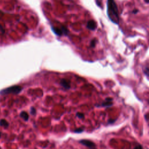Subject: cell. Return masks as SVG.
<instances>
[{
	"label": "cell",
	"instance_id": "52a82bcc",
	"mask_svg": "<svg viewBox=\"0 0 149 149\" xmlns=\"http://www.w3.org/2000/svg\"><path fill=\"white\" fill-rule=\"evenodd\" d=\"M51 30H53V32H54V33L57 35L58 36H61L63 34L62 30L59 29V28L55 27H51Z\"/></svg>",
	"mask_w": 149,
	"mask_h": 149
},
{
	"label": "cell",
	"instance_id": "ac0fdd59",
	"mask_svg": "<svg viewBox=\"0 0 149 149\" xmlns=\"http://www.w3.org/2000/svg\"><path fill=\"white\" fill-rule=\"evenodd\" d=\"M138 12H139V11H138V10H137V9H135V10H134L132 12L133 13H135V14H136V13Z\"/></svg>",
	"mask_w": 149,
	"mask_h": 149
},
{
	"label": "cell",
	"instance_id": "9c48e42d",
	"mask_svg": "<svg viewBox=\"0 0 149 149\" xmlns=\"http://www.w3.org/2000/svg\"><path fill=\"white\" fill-rule=\"evenodd\" d=\"M0 126L5 128H7L9 126V123L4 119H2L0 120Z\"/></svg>",
	"mask_w": 149,
	"mask_h": 149
},
{
	"label": "cell",
	"instance_id": "ffe728a7",
	"mask_svg": "<svg viewBox=\"0 0 149 149\" xmlns=\"http://www.w3.org/2000/svg\"><path fill=\"white\" fill-rule=\"evenodd\" d=\"M1 135H2V133H1V132H0V138H1Z\"/></svg>",
	"mask_w": 149,
	"mask_h": 149
},
{
	"label": "cell",
	"instance_id": "277c9868",
	"mask_svg": "<svg viewBox=\"0 0 149 149\" xmlns=\"http://www.w3.org/2000/svg\"><path fill=\"white\" fill-rule=\"evenodd\" d=\"M86 27H87V29L91 30H94L97 27V24L95 21L93 20H90L87 22Z\"/></svg>",
	"mask_w": 149,
	"mask_h": 149
},
{
	"label": "cell",
	"instance_id": "5bb4252c",
	"mask_svg": "<svg viewBox=\"0 0 149 149\" xmlns=\"http://www.w3.org/2000/svg\"><path fill=\"white\" fill-rule=\"evenodd\" d=\"M95 41H96V40L95 39H93V40L91 41V46L92 47H94L95 46Z\"/></svg>",
	"mask_w": 149,
	"mask_h": 149
},
{
	"label": "cell",
	"instance_id": "e0dca14e",
	"mask_svg": "<svg viewBox=\"0 0 149 149\" xmlns=\"http://www.w3.org/2000/svg\"><path fill=\"white\" fill-rule=\"evenodd\" d=\"M0 32H1L2 33H4V32H5V30L4 29V28L2 27V26L1 25H0Z\"/></svg>",
	"mask_w": 149,
	"mask_h": 149
},
{
	"label": "cell",
	"instance_id": "5b68a950",
	"mask_svg": "<svg viewBox=\"0 0 149 149\" xmlns=\"http://www.w3.org/2000/svg\"><path fill=\"white\" fill-rule=\"evenodd\" d=\"M60 85H61L63 87L66 88V89H69V88H71L69 81L65 79H61V80L60 81Z\"/></svg>",
	"mask_w": 149,
	"mask_h": 149
},
{
	"label": "cell",
	"instance_id": "d6986e66",
	"mask_svg": "<svg viewBox=\"0 0 149 149\" xmlns=\"http://www.w3.org/2000/svg\"><path fill=\"white\" fill-rule=\"evenodd\" d=\"M145 2H146V3L148 4V3H149V1H145Z\"/></svg>",
	"mask_w": 149,
	"mask_h": 149
},
{
	"label": "cell",
	"instance_id": "ba28073f",
	"mask_svg": "<svg viewBox=\"0 0 149 149\" xmlns=\"http://www.w3.org/2000/svg\"><path fill=\"white\" fill-rule=\"evenodd\" d=\"M20 116L25 121H27L28 120H29V115H28V114L26 113V112H25V111L21 112V113L20 114Z\"/></svg>",
	"mask_w": 149,
	"mask_h": 149
},
{
	"label": "cell",
	"instance_id": "2e32d148",
	"mask_svg": "<svg viewBox=\"0 0 149 149\" xmlns=\"http://www.w3.org/2000/svg\"><path fill=\"white\" fill-rule=\"evenodd\" d=\"M144 73H145L146 75H149V69L146 68L144 70Z\"/></svg>",
	"mask_w": 149,
	"mask_h": 149
},
{
	"label": "cell",
	"instance_id": "6da1fadb",
	"mask_svg": "<svg viewBox=\"0 0 149 149\" xmlns=\"http://www.w3.org/2000/svg\"><path fill=\"white\" fill-rule=\"evenodd\" d=\"M107 15L109 19L115 24H118L120 22V16L118 6L115 2L113 0L107 1Z\"/></svg>",
	"mask_w": 149,
	"mask_h": 149
},
{
	"label": "cell",
	"instance_id": "4fadbf2b",
	"mask_svg": "<svg viewBox=\"0 0 149 149\" xmlns=\"http://www.w3.org/2000/svg\"><path fill=\"white\" fill-rule=\"evenodd\" d=\"M30 111V114H31L32 115H34L36 113V109H35V108H34V107H31Z\"/></svg>",
	"mask_w": 149,
	"mask_h": 149
},
{
	"label": "cell",
	"instance_id": "8992f818",
	"mask_svg": "<svg viewBox=\"0 0 149 149\" xmlns=\"http://www.w3.org/2000/svg\"><path fill=\"white\" fill-rule=\"evenodd\" d=\"M112 101H113V99L111 97H108L106 99V101L104 102H102V104L101 105V106L102 107H110L113 106V103H112Z\"/></svg>",
	"mask_w": 149,
	"mask_h": 149
},
{
	"label": "cell",
	"instance_id": "7a4b0ae2",
	"mask_svg": "<svg viewBox=\"0 0 149 149\" xmlns=\"http://www.w3.org/2000/svg\"><path fill=\"white\" fill-rule=\"evenodd\" d=\"M22 89L23 88L20 86H12L0 91V94L7 95L9 94H19L22 90Z\"/></svg>",
	"mask_w": 149,
	"mask_h": 149
},
{
	"label": "cell",
	"instance_id": "7c38bea8",
	"mask_svg": "<svg viewBox=\"0 0 149 149\" xmlns=\"http://www.w3.org/2000/svg\"><path fill=\"white\" fill-rule=\"evenodd\" d=\"M76 115L77 117L80 119H83L84 118H85V115H84L83 113H77Z\"/></svg>",
	"mask_w": 149,
	"mask_h": 149
},
{
	"label": "cell",
	"instance_id": "8fae6325",
	"mask_svg": "<svg viewBox=\"0 0 149 149\" xmlns=\"http://www.w3.org/2000/svg\"><path fill=\"white\" fill-rule=\"evenodd\" d=\"M84 129H82V128H78V129L74 130L73 132L74 133H82Z\"/></svg>",
	"mask_w": 149,
	"mask_h": 149
},
{
	"label": "cell",
	"instance_id": "30bf717a",
	"mask_svg": "<svg viewBox=\"0 0 149 149\" xmlns=\"http://www.w3.org/2000/svg\"><path fill=\"white\" fill-rule=\"evenodd\" d=\"M61 30H62V33L64 34V35H65V36H66V35H68V34L69 30H68V29H67V28H66L65 26H62Z\"/></svg>",
	"mask_w": 149,
	"mask_h": 149
},
{
	"label": "cell",
	"instance_id": "3957f363",
	"mask_svg": "<svg viewBox=\"0 0 149 149\" xmlns=\"http://www.w3.org/2000/svg\"><path fill=\"white\" fill-rule=\"evenodd\" d=\"M79 143H80L82 145L87 147V148L90 149H97L96 148V145L94 143V142L89 140L87 139H82L79 140Z\"/></svg>",
	"mask_w": 149,
	"mask_h": 149
},
{
	"label": "cell",
	"instance_id": "9a60e30c",
	"mask_svg": "<svg viewBox=\"0 0 149 149\" xmlns=\"http://www.w3.org/2000/svg\"><path fill=\"white\" fill-rule=\"evenodd\" d=\"M133 149H143V147L140 144H139V145L135 146Z\"/></svg>",
	"mask_w": 149,
	"mask_h": 149
}]
</instances>
